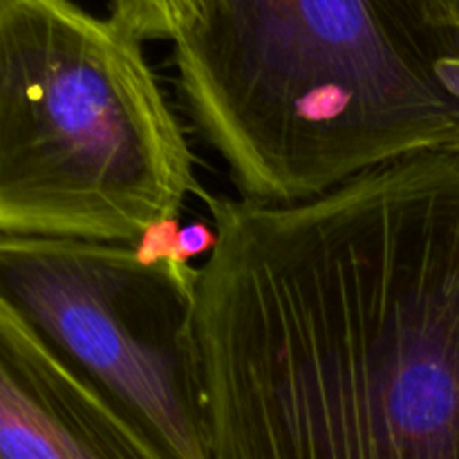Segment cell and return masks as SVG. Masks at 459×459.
<instances>
[{
    "instance_id": "52a82bcc",
    "label": "cell",
    "mask_w": 459,
    "mask_h": 459,
    "mask_svg": "<svg viewBox=\"0 0 459 459\" xmlns=\"http://www.w3.org/2000/svg\"><path fill=\"white\" fill-rule=\"evenodd\" d=\"M430 30L459 48V0H415Z\"/></svg>"
},
{
    "instance_id": "5b68a950",
    "label": "cell",
    "mask_w": 459,
    "mask_h": 459,
    "mask_svg": "<svg viewBox=\"0 0 459 459\" xmlns=\"http://www.w3.org/2000/svg\"><path fill=\"white\" fill-rule=\"evenodd\" d=\"M0 459H173L0 300Z\"/></svg>"
},
{
    "instance_id": "7a4b0ae2",
    "label": "cell",
    "mask_w": 459,
    "mask_h": 459,
    "mask_svg": "<svg viewBox=\"0 0 459 459\" xmlns=\"http://www.w3.org/2000/svg\"><path fill=\"white\" fill-rule=\"evenodd\" d=\"M459 52L415 0H233L173 43L179 94L240 197L291 204L421 155H459Z\"/></svg>"
},
{
    "instance_id": "277c9868",
    "label": "cell",
    "mask_w": 459,
    "mask_h": 459,
    "mask_svg": "<svg viewBox=\"0 0 459 459\" xmlns=\"http://www.w3.org/2000/svg\"><path fill=\"white\" fill-rule=\"evenodd\" d=\"M197 276L130 245L0 231V300L173 459H211Z\"/></svg>"
},
{
    "instance_id": "6da1fadb",
    "label": "cell",
    "mask_w": 459,
    "mask_h": 459,
    "mask_svg": "<svg viewBox=\"0 0 459 459\" xmlns=\"http://www.w3.org/2000/svg\"><path fill=\"white\" fill-rule=\"evenodd\" d=\"M200 197L211 459H459V155L291 204Z\"/></svg>"
},
{
    "instance_id": "3957f363",
    "label": "cell",
    "mask_w": 459,
    "mask_h": 459,
    "mask_svg": "<svg viewBox=\"0 0 459 459\" xmlns=\"http://www.w3.org/2000/svg\"><path fill=\"white\" fill-rule=\"evenodd\" d=\"M191 193L143 40L72 0H0V231L134 247Z\"/></svg>"
},
{
    "instance_id": "8992f818",
    "label": "cell",
    "mask_w": 459,
    "mask_h": 459,
    "mask_svg": "<svg viewBox=\"0 0 459 459\" xmlns=\"http://www.w3.org/2000/svg\"><path fill=\"white\" fill-rule=\"evenodd\" d=\"M233 0H112L110 18L139 40L175 43L222 16Z\"/></svg>"
}]
</instances>
